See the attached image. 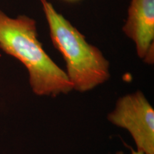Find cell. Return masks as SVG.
I'll use <instances>...</instances> for the list:
<instances>
[{
    "mask_svg": "<svg viewBox=\"0 0 154 154\" xmlns=\"http://www.w3.org/2000/svg\"><path fill=\"white\" fill-rule=\"evenodd\" d=\"M0 48L27 69L30 86L36 95L56 97L73 91L66 72L38 41L34 19L25 15L11 18L0 10Z\"/></svg>",
    "mask_w": 154,
    "mask_h": 154,
    "instance_id": "1",
    "label": "cell"
},
{
    "mask_svg": "<svg viewBox=\"0 0 154 154\" xmlns=\"http://www.w3.org/2000/svg\"><path fill=\"white\" fill-rule=\"evenodd\" d=\"M54 47L66 62V75L73 90L86 92L110 78L109 61L95 46L56 10L47 0H41Z\"/></svg>",
    "mask_w": 154,
    "mask_h": 154,
    "instance_id": "2",
    "label": "cell"
},
{
    "mask_svg": "<svg viewBox=\"0 0 154 154\" xmlns=\"http://www.w3.org/2000/svg\"><path fill=\"white\" fill-rule=\"evenodd\" d=\"M107 118L111 124L130 133L138 151L154 154V109L143 92L119 98Z\"/></svg>",
    "mask_w": 154,
    "mask_h": 154,
    "instance_id": "3",
    "label": "cell"
},
{
    "mask_svg": "<svg viewBox=\"0 0 154 154\" xmlns=\"http://www.w3.org/2000/svg\"><path fill=\"white\" fill-rule=\"evenodd\" d=\"M123 31L136 44L140 59L154 50V0H131Z\"/></svg>",
    "mask_w": 154,
    "mask_h": 154,
    "instance_id": "4",
    "label": "cell"
},
{
    "mask_svg": "<svg viewBox=\"0 0 154 154\" xmlns=\"http://www.w3.org/2000/svg\"><path fill=\"white\" fill-rule=\"evenodd\" d=\"M131 154H146V153H145L143 151H138V150H136V151H134V150H132Z\"/></svg>",
    "mask_w": 154,
    "mask_h": 154,
    "instance_id": "5",
    "label": "cell"
},
{
    "mask_svg": "<svg viewBox=\"0 0 154 154\" xmlns=\"http://www.w3.org/2000/svg\"><path fill=\"white\" fill-rule=\"evenodd\" d=\"M66 1H70V2H72V1H77V0H66Z\"/></svg>",
    "mask_w": 154,
    "mask_h": 154,
    "instance_id": "6",
    "label": "cell"
}]
</instances>
